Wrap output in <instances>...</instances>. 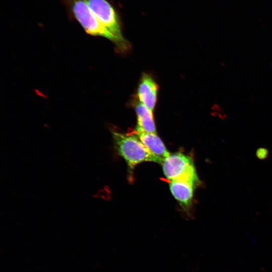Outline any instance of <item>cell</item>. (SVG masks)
Segmentation results:
<instances>
[{"label": "cell", "instance_id": "cell-4", "mask_svg": "<svg viewBox=\"0 0 272 272\" xmlns=\"http://www.w3.org/2000/svg\"><path fill=\"white\" fill-rule=\"evenodd\" d=\"M162 164L163 173L170 181L179 178L199 180L192 159L182 153L170 154Z\"/></svg>", "mask_w": 272, "mask_h": 272}, {"label": "cell", "instance_id": "cell-2", "mask_svg": "<svg viewBox=\"0 0 272 272\" xmlns=\"http://www.w3.org/2000/svg\"><path fill=\"white\" fill-rule=\"evenodd\" d=\"M62 2L69 14L77 20L88 34L103 36L116 43L114 36L98 21L86 0H62Z\"/></svg>", "mask_w": 272, "mask_h": 272}, {"label": "cell", "instance_id": "cell-10", "mask_svg": "<svg viewBox=\"0 0 272 272\" xmlns=\"http://www.w3.org/2000/svg\"><path fill=\"white\" fill-rule=\"evenodd\" d=\"M256 154L259 159H264L268 155V151L266 149L261 148L257 150Z\"/></svg>", "mask_w": 272, "mask_h": 272}, {"label": "cell", "instance_id": "cell-6", "mask_svg": "<svg viewBox=\"0 0 272 272\" xmlns=\"http://www.w3.org/2000/svg\"><path fill=\"white\" fill-rule=\"evenodd\" d=\"M158 85L149 75H144L138 89L140 101L148 108L153 111L157 100Z\"/></svg>", "mask_w": 272, "mask_h": 272}, {"label": "cell", "instance_id": "cell-1", "mask_svg": "<svg viewBox=\"0 0 272 272\" xmlns=\"http://www.w3.org/2000/svg\"><path fill=\"white\" fill-rule=\"evenodd\" d=\"M115 147L118 154L130 168L143 162H162L152 155L135 134L112 131Z\"/></svg>", "mask_w": 272, "mask_h": 272}, {"label": "cell", "instance_id": "cell-5", "mask_svg": "<svg viewBox=\"0 0 272 272\" xmlns=\"http://www.w3.org/2000/svg\"><path fill=\"white\" fill-rule=\"evenodd\" d=\"M199 180L179 178L170 181V189L173 196L184 209L191 205L195 186Z\"/></svg>", "mask_w": 272, "mask_h": 272}, {"label": "cell", "instance_id": "cell-7", "mask_svg": "<svg viewBox=\"0 0 272 272\" xmlns=\"http://www.w3.org/2000/svg\"><path fill=\"white\" fill-rule=\"evenodd\" d=\"M135 134L149 152L162 162L170 155L163 142L156 133L136 129Z\"/></svg>", "mask_w": 272, "mask_h": 272}, {"label": "cell", "instance_id": "cell-3", "mask_svg": "<svg viewBox=\"0 0 272 272\" xmlns=\"http://www.w3.org/2000/svg\"><path fill=\"white\" fill-rule=\"evenodd\" d=\"M94 15L100 23L115 37L116 43H124L120 24L117 13L108 0H86Z\"/></svg>", "mask_w": 272, "mask_h": 272}, {"label": "cell", "instance_id": "cell-9", "mask_svg": "<svg viewBox=\"0 0 272 272\" xmlns=\"http://www.w3.org/2000/svg\"><path fill=\"white\" fill-rule=\"evenodd\" d=\"M213 114L221 119L227 118L228 114L226 109L221 105L215 104L212 107Z\"/></svg>", "mask_w": 272, "mask_h": 272}, {"label": "cell", "instance_id": "cell-8", "mask_svg": "<svg viewBox=\"0 0 272 272\" xmlns=\"http://www.w3.org/2000/svg\"><path fill=\"white\" fill-rule=\"evenodd\" d=\"M153 111L141 103L135 106L137 115V126L136 129L146 132L156 133Z\"/></svg>", "mask_w": 272, "mask_h": 272}]
</instances>
